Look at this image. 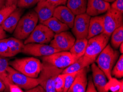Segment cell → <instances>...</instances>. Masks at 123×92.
<instances>
[{
  "label": "cell",
  "instance_id": "6da1fadb",
  "mask_svg": "<svg viewBox=\"0 0 123 92\" xmlns=\"http://www.w3.org/2000/svg\"><path fill=\"white\" fill-rule=\"evenodd\" d=\"M110 37L104 33L88 39L87 47L83 57L87 65L93 63L104 48L108 44Z\"/></svg>",
  "mask_w": 123,
  "mask_h": 92
},
{
  "label": "cell",
  "instance_id": "7a4b0ae2",
  "mask_svg": "<svg viewBox=\"0 0 123 92\" xmlns=\"http://www.w3.org/2000/svg\"><path fill=\"white\" fill-rule=\"evenodd\" d=\"M9 65L16 70L31 78H38L42 67V62L33 57L17 59L10 62Z\"/></svg>",
  "mask_w": 123,
  "mask_h": 92
},
{
  "label": "cell",
  "instance_id": "3957f363",
  "mask_svg": "<svg viewBox=\"0 0 123 92\" xmlns=\"http://www.w3.org/2000/svg\"><path fill=\"white\" fill-rule=\"evenodd\" d=\"M120 52L108 44L97 58L95 63L103 71L108 80L112 77L111 72L119 57Z\"/></svg>",
  "mask_w": 123,
  "mask_h": 92
},
{
  "label": "cell",
  "instance_id": "277c9868",
  "mask_svg": "<svg viewBox=\"0 0 123 92\" xmlns=\"http://www.w3.org/2000/svg\"><path fill=\"white\" fill-rule=\"evenodd\" d=\"M38 17L35 11H29L21 18L13 31V36L20 40H25L37 25Z\"/></svg>",
  "mask_w": 123,
  "mask_h": 92
},
{
  "label": "cell",
  "instance_id": "5b68a950",
  "mask_svg": "<svg viewBox=\"0 0 123 92\" xmlns=\"http://www.w3.org/2000/svg\"><path fill=\"white\" fill-rule=\"evenodd\" d=\"M64 69L57 68L46 62L43 61L42 67L38 77L39 84L45 92H55L54 83L56 77L62 72Z\"/></svg>",
  "mask_w": 123,
  "mask_h": 92
},
{
  "label": "cell",
  "instance_id": "8992f818",
  "mask_svg": "<svg viewBox=\"0 0 123 92\" xmlns=\"http://www.w3.org/2000/svg\"><path fill=\"white\" fill-rule=\"evenodd\" d=\"M6 72L7 77L11 82L25 91H28L39 84L38 78L29 77L18 72L10 65L7 67Z\"/></svg>",
  "mask_w": 123,
  "mask_h": 92
},
{
  "label": "cell",
  "instance_id": "52a82bcc",
  "mask_svg": "<svg viewBox=\"0 0 123 92\" xmlns=\"http://www.w3.org/2000/svg\"><path fill=\"white\" fill-rule=\"evenodd\" d=\"M55 33L47 26L42 23L37 24L29 36L25 39L24 44L37 43L48 44L50 43L54 37Z\"/></svg>",
  "mask_w": 123,
  "mask_h": 92
},
{
  "label": "cell",
  "instance_id": "ba28073f",
  "mask_svg": "<svg viewBox=\"0 0 123 92\" xmlns=\"http://www.w3.org/2000/svg\"><path fill=\"white\" fill-rule=\"evenodd\" d=\"M103 33L111 37V33L123 24V14L110 8L103 15Z\"/></svg>",
  "mask_w": 123,
  "mask_h": 92
},
{
  "label": "cell",
  "instance_id": "9c48e42d",
  "mask_svg": "<svg viewBox=\"0 0 123 92\" xmlns=\"http://www.w3.org/2000/svg\"><path fill=\"white\" fill-rule=\"evenodd\" d=\"M42 60L43 61L46 62L57 68L64 69L77 59L69 51H58L49 56H43Z\"/></svg>",
  "mask_w": 123,
  "mask_h": 92
},
{
  "label": "cell",
  "instance_id": "30bf717a",
  "mask_svg": "<svg viewBox=\"0 0 123 92\" xmlns=\"http://www.w3.org/2000/svg\"><path fill=\"white\" fill-rule=\"evenodd\" d=\"M76 40L73 34L65 31L55 34L50 42V45L60 51H68Z\"/></svg>",
  "mask_w": 123,
  "mask_h": 92
},
{
  "label": "cell",
  "instance_id": "8fae6325",
  "mask_svg": "<svg viewBox=\"0 0 123 92\" xmlns=\"http://www.w3.org/2000/svg\"><path fill=\"white\" fill-rule=\"evenodd\" d=\"M91 17L86 13L75 16L72 31L76 39H87Z\"/></svg>",
  "mask_w": 123,
  "mask_h": 92
},
{
  "label": "cell",
  "instance_id": "7c38bea8",
  "mask_svg": "<svg viewBox=\"0 0 123 92\" xmlns=\"http://www.w3.org/2000/svg\"><path fill=\"white\" fill-rule=\"evenodd\" d=\"M60 51L49 45L28 43L25 44L22 52L36 57H43L49 56L55 52Z\"/></svg>",
  "mask_w": 123,
  "mask_h": 92
},
{
  "label": "cell",
  "instance_id": "4fadbf2b",
  "mask_svg": "<svg viewBox=\"0 0 123 92\" xmlns=\"http://www.w3.org/2000/svg\"><path fill=\"white\" fill-rule=\"evenodd\" d=\"M55 7V6L48 0L39 1L37 3L34 11L37 13L40 23H43L53 17Z\"/></svg>",
  "mask_w": 123,
  "mask_h": 92
},
{
  "label": "cell",
  "instance_id": "5bb4252c",
  "mask_svg": "<svg viewBox=\"0 0 123 92\" xmlns=\"http://www.w3.org/2000/svg\"><path fill=\"white\" fill-rule=\"evenodd\" d=\"M111 8L110 3L103 0H87L86 13L91 17L100 16Z\"/></svg>",
  "mask_w": 123,
  "mask_h": 92
},
{
  "label": "cell",
  "instance_id": "9a60e30c",
  "mask_svg": "<svg viewBox=\"0 0 123 92\" xmlns=\"http://www.w3.org/2000/svg\"><path fill=\"white\" fill-rule=\"evenodd\" d=\"M75 16L72 11L65 5L56 7L53 14V17L68 25L70 28H72L73 26Z\"/></svg>",
  "mask_w": 123,
  "mask_h": 92
},
{
  "label": "cell",
  "instance_id": "2e32d148",
  "mask_svg": "<svg viewBox=\"0 0 123 92\" xmlns=\"http://www.w3.org/2000/svg\"><path fill=\"white\" fill-rule=\"evenodd\" d=\"M91 70L93 81L97 92H106L105 86L108 80L105 74L95 62L91 64Z\"/></svg>",
  "mask_w": 123,
  "mask_h": 92
},
{
  "label": "cell",
  "instance_id": "e0dca14e",
  "mask_svg": "<svg viewBox=\"0 0 123 92\" xmlns=\"http://www.w3.org/2000/svg\"><path fill=\"white\" fill-rule=\"evenodd\" d=\"M23 12V8L17 7V8L5 19L1 26L6 32L13 33Z\"/></svg>",
  "mask_w": 123,
  "mask_h": 92
},
{
  "label": "cell",
  "instance_id": "ac0fdd59",
  "mask_svg": "<svg viewBox=\"0 0 123 92\" xmlns=\"http://www.w3.org/2000/svg\"><path fill=\"white\" fill-rule=\"evenodd\" d=\"M89 66L80 70L68 92H85L87 84V72Z\"/></svg>",
  "mask_w": 123,
  "mask_h": 92
},
{
  "label": "cell",
  "instance_id": "d6986e66",
  "mask_svg": "<svg viewBox=\"0 0 123 92\" xmlns=\"http://www.w3.org/2000/svg\"><path fill=\"white\" fill-rule=\"evenodd\" d=\"M104 31L103 16H98L91 17L89 21L88 36L87 39L98 35Z\"/></svg>",
  "mask_w": 123,
  "mask_h": 92
},
{
  "label": "cell",
  "instance_id": "ffe728a7",
  "mask_svg": "<svg viewBox=\"0 0 123 92\" xmlns=\"http://www.w3.org/2000/svg\"><path fill=\"white\" fill-rule=\"evenodd\" d=\"M42 24H44L55 34H58L62 31H68L70 28L66 24L60 21L54 17H52Z\"/></svg>",
  "mask_w": 123,
  "mask_h": 92
},
{
  "label": "cell",
  "instance_id": "44dd1931",
  "mask_svg": "<svg viewBox=\"0 0 123 92\" xmlns=\"http://www.w3.org/2000/svg\"><path fill=\"white\" fill-rule=\"evenodd\" d=\"M87 43H88L87 39H76L73 45L68 51L76 59H79L85 54Z\"/></svg>",
  "mask_w": 123,
  "mask_h": 92
},
{
  "label": "cell",
  "instance_id": "7402d4cb",
  "mask_svg": "<svg viewBox=\"0 0 123 92\" xmlns=\"http://www.w3.org/2000/svg\"><path fill=\"white\" fill-rule=\"evenodd\" d=\"M87 0H67L66 6L76 16L85 13Z\"/></svg>",
  "mask_w": 123,
  "mask_h": 92
},
{
  "label": "cell",
  "instance_id": "603a6c76",
  "mask_svg": "<svg viewBox=\"0 0 123 92\" xmlns=\"http://www.w3.org/2000/svg\"><path fill=\"white\" fill-rule=\"evenodd\" d=\"M6 40L8 45L10 57H13L22 51L25 44L22 40L16 37H6Z\"/></svg>",
  "mask_w": 123,
  "mask_h": 92
},
{
  "label": "cell",
  "instance_id": "cb8c5ba5",
  "mask_svg": "<svg viewBox=\"0 0 123 92\" xmlns=\"http://www.w3.org/2000/svg\"><path fill=\"white\" fill-rule=\"evenodd\" d=\"M111 47L114 49L117 50L123 42V26L115 29L111 33Z\"/></svg>",
  "mask_w": 123,
  "mask_h": 92
},
{
  "label": "cell",
  "instance_id": "d4e9b609",
  "mask_svg": "<svg viewBox=\"0 0 123 92\" xmlns=\"http://www.w3.org/2000/svg\"><path fill=\"white\" fill-rule=\"evenodd\" d=\"M87 66H89L87 65L82 56L81 57H80L79 59H78L76 61H74V63H72L71 65H70L68 67H66V68L63 69L62 73V74H67L78 72V71Z\"/></svg>",
  "mask_w": 123,
  "mask_h": 92
},
{
  "label": "cell",
  "instance_id": "484cf974",
  "mask_svg": "<svg viewBox=\"0 0 123 92\" xmlns=\"http://www.w3.org/2000/svg\"><path fill=\"white\" fill-rule=\"evenodd\" d=\"M123 80H119L117 78H110L105 86L106 92L111 91L112 92H123Z\"/></svg>",
  "mask_w": 123,
  "mask_h": 92
},
{
  "label": "cell",
  "instance_id": "4316f807",
  "mask_svg": "<svg viewBox=\"0 0 123 92\" xmlns=\"http://www.w3.org/2000/svg\"><path fill=\"white\" fill-rule=\"evenodd\" d=\"M111 76L115 78L120 79L123 77V55L119 56L118 60L114 66L111 72Z\"/></svg>",
  "mask_w": 123,
  "mask_h": 92
},
{
  "label": "cell",
  "instance_id": "83f0119b",
  "mask_svg": "<svg viewBox=\"0 0 123 92\" xmlns=\"http://www.w3.org/2000/svg\"><path fill=\"white\" fill-rule=\"evenodd\" d=\"M66 75V74L61 73L56 77L54 83L55 92H63Z\"/></svg>",
  "mask_w": 123,
  "mask_h": 92
},
{
  "label": "cell",
  "instance_id": "f1b7e54d",
  "mask_svg": "<svg viewBox=\"0 0 123 92\" xmlns=\"http://www.w3.org/2000/svg\"><path fill=\"white\" fill-rule=\"evenodd\" d=\"M17 6L13 5L11 6H5L0 9V25L5 20L9 14L17 8Z\"/></svg>",
  "mask_w": 123,
  "mask_h": 92
},
{
  "label": "cell",
  "instance_id": "f546056e",
  "mask_svg": "<svg viewBox=\"0 0 123 92\" xmlns=\"http://www.w3.org/2000/svg\"><path fill=\"white\" fill-rule=\"evenodd\" d=\"M75 72L73 73H70V74H67L66 75L65 80V84L64 87V91L63 92H68L69 88H70L71 86L73 83L74 79H75L76 76H77L78 72Z\"/></svg>",
  "mask_w": 123,
  "mask_h": 92
},
{
  "label": "cell",
  "instance_id": "4dcf8cb0",
  "mask_svg": "<svg viewBox=\"0 0 123 92\" xmlns=\"http://www.w3.org/2000/svg\"><path fill=\"white\" fill-rule=\"evenodd\" d=\"M0 56L3 57H10L6 38L0 40Z\"/></svg>",
  "mask_w": 123,
  "mask_h": 92
},
{
  "label": "cell",
  "instance_id": "1f68e13d",
  "mask_svg": "<svg viewBox=\"0 0 123 92\" xmlns=\"http://www.w3.org/2000/svg\"><path fill=\"white\" fill-rule=\"evenodd\" d=\"M38 0H19L17 7L22 8H27L34 6L38 3Z\"/></svg>",
  "mask_w": 123,
  "mask_h": 92
},
{
  "label": "cell",
  "instance_id": "d6a6232c",
  "mask_svg": "<svg viewBox=\"0 0 123 92\" xmlns=\"http://www.w3.org/2000/svg\"><path fill=\"white\" fill-rule=\"evenodd\" d=\"M111 8L123 14V0H114L111 5Z\"/></svg>",
  "mask_w": 123,
  "mask_h": 92
},
{
  "label": "cell",
  "instance_id": "836d02e7",
  "mask_svg": "<svg viewBox=\"0 0 123 92\" xmlns=\"http://www.w3.org/2000/svg\"><path fill=\"white\" fill-rule=\"evenodd\" d=\"M8 66L9 62L6 57L0 56V74H5L6 72V69Z\"/></svg>",
  "mask_w": 123,
  "mask_h": 92
},
{
  "label": "cell",
  "instance_id": "e575fe53",
  "mask_svg": "<svg viewBox=\"0 0 123 92\" xmlns=\"http://www.w3.org/2000/svg\"><path fill=\"white\" fill-rule=\"evenodd\" d=\"M86 92H97L96 87H95L93 81L92 76H89V78L87 80V84Z\"/></svg>",
  "mask_w": 123,
  "mask_h": 92
},
{
  "label": "cell",
  "instance_id": "d590c367",
  "mask_svg": "<svg viewBox=\"0 0 123 92\" xmlns=\"http://www.w3.org/2000/svg\"><path fill=\"white\" fill-rule=\"evenodd\" d=\"M6 92H23V89L21 88L18 87L17 85L13 83L12 82L8 84V87Z\"/></svg>",
  "mask_w": 123,
  "mask_h": 92
},
{
  "label": "cell",
  "instance_id": "8d00e7d4",
  "mask_svg": "<svg viewBox=\"0 0 123 92\" xmlns=\"http://www.w3.org/2000/svg\"><path fill=\"white\" fill-rule=\"evenodd\" d=\"M0 80H2L3 82L5 84V85L6 86V90H5V92H6L7 87H8V84L11 82L10 80H9L8 77H7V72L5 73V74H0Z\"/></svg>",
  "mask_w": 123,
  "mask_h": 92
},
{
  "label": "cell",
  "instance_id": "74e56055",
  "mask_svg": "<svg viewBox=\"0 0 123 92\" xmlns=\"http://www.w3.org/2000/svg\"><path fill=\"white\" fill-rule=\"evenodd\" d=\"M27 92H44L45 91L44 88H43L42 86H41L40 84H38L34 87H33L31 89H30L28 91H26Z\"/></svg>",
  "mask_w": 123,
  "mask_h": 92
},
{
  "label": "cell",
  "instance_id": "f35d334b",
  "mask_svg": "<svg viewBox=\"0 0 123 92\" xmlns=\"http://www.w3.org/2000/svg\"><path fill=\"white\" fill-rule=\"evenodd\" d=\"M56 7L60 5H65L66 3L67 0H48Z\"/></svg>",
  "mask_w": 123,
  "mask_h": 92
},
{
  "label": "cell",
  "instance_id": "ab89813d",
  "mask_svg": "<svg viewBox=\"0 0 123 92\" xmlns=\"http://www.w3.org/2000/svg\"><path fill=\"white\" fill-rule=\"evenodd\" d=\"M19 0H6L5 6H11L16 5L17 6V3Z\"/></svg>",
  "mask_w": 123,
  "mask_h": 92
},
{
  "label": "cell",
  "instance_id": "60d3db41",
  "mask_svg": "<svg viewBox=\"0 0 123 92\" xmlns=\"http://www.w3.org/2000/svg\"><path fill=\"white\" fill-rule=\"evenodd\" d=\"M7 35L6 31L1 25H0V40L6 38Z\"/></svg>",
  "mask_w": 123,
  "mask_h": 92
},
{
  "label": "cell",
  "instance_id": "b9f144b4",
  "mask_svg": "<svg viewBox=\"0 0 123 92\" xmlns=\"http://www.w3.org/2000/svg\"><path fill=\"white\" fill-rule=\"evenodd\" d=\"M6 90V86L2 80H0V92H3Z\"/></svg>",
  "mask_w": 123,
  "mask_h": 92
},
{
  "label": "cell",
  "instance_id": "7bdbcfd3",
  "mask_svg": "<svg viewBox=\"0 0 123 92\" xmlns=\"http://www.w3.org/2000/svg\"><path fill=\"white\" fill-rule=\"evenodd\" d=\"M6 0H0V9L5 7Z\"/></svg>",
  "mask_w": 123,
  "mask_h": 92
},
{
  "label": "cell",
  "instance_id": "ee69618b",
  "mask_svg": "<svg viewBox=\"0 0 123 92\" xmlns=\"http://www.w3.org/2000/svg\"><path fill=\"white\" fill-rule=\"evenodd\" d=\"M118 49H119V52L122 54L123 52V43L120 44V45L119 46Z\"/></svg>",
  "mask_w": 123,
  "mask_h": 92
},
{
  "label": "cell",
  "instance_id": "f6af8a7d",
  "mask_svg": "<svg viewBox=\"0 0 123 92\" xmlns=\"http://www.w3.org/2000/svg\"><path fill=\"white\" fill-rule=\"evenodd\" d=\"M103 1L108 2H109V3H111V2H113L114 0H103Z\"/></svg>",
  "mask_w": 123,
  "mask_h": 92
},
{
  "label": "cell",
  "instance_id": "bcb514c9",
  "mask_svg": "<svg viewBox=\"0 0 123 92\" xmlns=\"http://www.w3.org/2000/svg\"><path fill=\"white\" fill-rule=\"evenodd\" d=\"M43 1V0H38V1L39 2V1Z\"/></svg>",
  "mask_w": 123,
  "mask_h": 92
}]
</instances>
